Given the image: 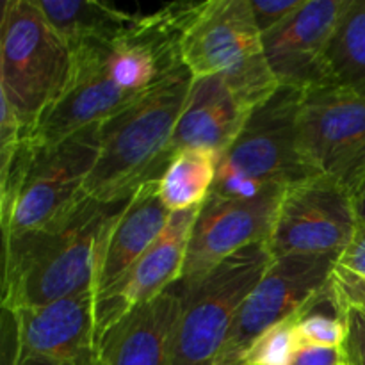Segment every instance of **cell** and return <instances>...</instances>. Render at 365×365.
<instances>
[{
    "instance_id": "obj_1",
    "label": "cell",
    "mask_w": 365,
    "mask_h": 365,
    "mask_svg": "<svg viewBox=\"0 0 365 365\" xmlns=\"http://www.w3.org/2000/svg\"><path fill=\"white\" fill-rule=\"evenodd\" d=\"M127 202L102 203L84 196L52 223L4 239L2 309L16 312L48 305L95 287L103 234Z\"/></svg>"
},
{
    "instance_id": "obj_2",
    "label": "cell",
    "mask_w": 365,
    "mask_h": 365,
    "mask_svg": "<svg viewBox=\"0 0 365 365\" xmlns=\"http://www.w3.org/2000/svg\"><path fill=\"white\" fill-rule=\"evenodd\" d=\"M191 82L192 73L184 64L100 123V150L86 182V196L120 203L143 184L163 177Z\"/></svg>"
},
{
    "instance_id": "obj_3",
    "label": "cell",
    "mask_w": 365,
    "mask_h": 365,
    "mask_svg": "<svg viewBox=\"0 0 365 365\" xmlns=\"http://www.w3.org/2000/svg\"><path fill=\"white\" fill-rule=\"evenodd\" d=\"M73 71V52L38 0H6L0 29V96L29 134L59 100Z\"/></svg>"
},
{
    "instance_id": "obj_4",
    "label": "cell",
    "mask_w": 365,
    "mask_h": 365,
    "mask_svg": "<svg viewBox=\"0 0 365 365\" xmlns=\"http://www.w3.org/2000/svg\"><path fill=\"white\" fill-rule=\"evenodd\" d=\"M303 89L280 86L252 110L230 148L220 157L210 195L253 198L273 187H287L314 173L299 152L298 121Z\"/></svg>"
},
{
    "instance_id": "obj_5",
    "label": "cell",
    "mask_w": 365,
    "mask_h": 365,
    "mask_svg": "<svg viewBox=\"0 0 365 365\" xmlns=\"http://www.w3.org/2000/svg\"><path fill=\"white\" fill-rule=\"evenodd\" d=\"M182 59L195 78L223 77L252 109L280 88L250 0H207L182 41Z\"/></svg>"
},
{
    "instance_id": "obj_6",
    "label": "cell",
    "mask_w": 365,
    "mask_h": 365,
    "mask_svg": "<svg viewBox=\"0 0 365 365\" xmlns=\"http://www.w3.org/2000/svg\"><path fill=\"white\" fill-rule=\"evenodd\" d=\"M271 262L267 242H257L225 259L191 287L178 285L182 310L171 365H203L223 351L246 299Z\"/></svg>"
},
{
    "instance_id": "obj_7",
    "label": "cell",
    "mask_w": 365,
    "mask_h": 365,
    "mask_svg": "<svg viewBox=\"0 0 365 365\" xmlns=\"http://www.w3.org/2000/svg\"><path fill=\"white\" fill-rule=\"evenodd\" d=\"M100 150V125L52 146H36L21 175L4 239L52 223L86 196V182Z\"/></svg>"
},
{
    "instance_id": "obj_8",
    "label": "cell",
    "mask_w": 365,
    "mask_h": 365,
    "mask_svg": "<svg viewBox=\"0 0 365 365\" xmlns=\"http://www.w3.org/2000/svg\"><path fill=\"white\" fill-rule=\"evenodd\" d=\"M298 138L314 173L356 195L365 180V96L334 84L305 89Z\"/></svg>"
},
{
    "instance_id": "obj_9",
    "label": "cell",
    "mask_w": 365,
    "mask_h": 365,
    "mask_svg": "<svg viewBox=\"0 0 365 365\" xmlns=\"http://www.w3.org/2000/svg\"><path fill=\"white\" fill-rule=\"evenodd\" d=\"M359 228L355 195L331 178L312 175L284 189L267 246L273 259L285 255L341 257Z\"/></svg>"
},
{
    "instance_id": "obj_10",
    "label": "cell",
    "mask_w": 365,
    "mask_h": 365,
    "mask_svg": "<svg viewBox=\"0 0 365 365\" xmlns=\"http://www.w3.org/2000/svg\"><path fill=\"white\" fill-rule=\"evenodd\" d=\"M284 189H267L253 198L210 195L196 216L178 285L191 287L239 250L269 241Z\"/></svg>"
},
{
    "instance_id": "obj_11",
    "label": "cell",
    "mask_w": 365,
    "mask_h": 365,
    "mask_svg": "<svg viewBox=\"0 0 365 365\" xmlns=\"http://www.w3.org/2000/svg\"><path fill=\"white\" fill-rule=\"evenodd\" d=\"M335 255H285L273 259L246 299L221 353L242 355L262 331L296 316L337 269Z\"/></svg>"
},
{
    "instance_id": "obj_12",
    "label": "cell",
    "mask_w": 365,
    "mask_h": 365,
    "mask_svg": "<svg viewBox=\"0 0 365 365\" xmlns=\"http://www.w3.org/2000/svg\"><path fill=\"white\" fill-rule=\"evenodd\" d=\"M16 365H102L96 331V291L16 310Z\"/></svg>"
},
{
    "instance_id": "obj_13",
    "label": "cell",
    "mask_w": 365,
    "mask_h": 365,
    "mask_svg": "<svg viewBox=\"0 0 365 365\" xmlns=\"http://www.w3.org/2000/svg\"><path fill=\"white\" fill-rule=\"evenodd\" d=\"M109 45L84 43L71 48L73 71L66 89L29 134L36 146H52L93 125H100L135 96L118 88L107 71Z\"/></svg>"
},
{
    "instance_id": "obj_14",
    "label": "cell",
    "mask_w": 365,
    "mask_h": 365,
    "mask_svg": "<svg viewBox=\"0 0 365 365\" xmlns=\"http://www.w3.org/2000/svg\"><path fill=\"white\" fill-rule=\"evenodd\" d=\"M351 0H305L289 20L262 36L278 86L310 89L328 84L327 53Z\"/></svg>"
},
{
    "instance_id": "obj_15",
    "label": "cell",
    "mask_w": 365,
    "mask_h": 365,
    "mask_svg": "<svg viewBox=\"0 0 365 365\" xmlns=\"http://www.w3.org/2000/svg\"><path fill=\"white\" fill-rule=\"evenodd\" d=\"M198 210L200 207L171 214L159 239L143 253L123 280L96 302L98 341L127 314L152 302L180 282Z\"/></svg>"
},
{
    "instance_id": "obj_16",
    "label": "cell",
    "mask_w": 365,
    "mask_h": 365,
    "mask_svg": "<svg viewBox=\"0 0 365 365\" xmlns=\"http://www.w3.org/2000/svg\"><path fill=\"white\" fill-rule=\"evenodd\" d=\"M171 212L159 196V178L143 184L109 221L96 264V302L113 291L159 239Z\"/></svg>"
},
{
    "instance_id": "obj_17",
    "label": "cell",
    "mask_w": 365,
    "mask_h": 365,
    "mask_svg": "<svg viewBox=\"0 0 365 365\" xmlns=\"http://www.w3.org/2000/svg\"><path fill=\"white\" fill-rule=\"evenodd\" d=\"M180 310L178 284L132 310L100 337L102 365H171Z\"/></svg>"
},
{
    "instance_id": "obj_18",
    "label": "cell",
    "mask_w": 365,
    "mask_h": 365,
    "mask_svg": "<svg viewBox=\"0 0 365 365\" xmlns=\"http://www.w3.org/2000/svg\"><path fill=\"white\" fill-rule=\"evenodd\" d=\"M252 110L220 75L192 77L171 139V159L189 148L212 150L221 157L241 134Z\"/></svg>"
},
{
    "instance_id": "obj_19",
    "label": "cell",
    "mask_w": 365,
    "mask_h": 365,
    "mask_svg": "<svg viewBox=\"0 0 365 365\" xmlns=\"http://www.w3.org/2000/svg\"><path fill=\"white\" fill-rule=\"evenodd\" d=\"M38 6L70 48L84 43L113 46L128 34L135 20V13L120 9L110 2L38 0Z\"/></svg>"
},
{
    "instance_id": "obj_20",
    "label": "cell",
    "mask_w": 365,
    "mask_h": 365,
    "mask_svg": "<svg viewBox=\"0 0 365 365\" xmlns=\"http://www.w3.org/2000/svg\"><path fill=\"white\" fill-rule=\"evenodd\" d=\"M220 155L212 150L189 148L175 153L159 178V196L173 212L198 209L209 200L217 177Z\"/></svg>"
},
{
    "instance_id": "obj_21",
    "label": "cell",
    "mask_w": 365,
    "mask_h": 365,
    "mask_svg": "<svg viewBox=\"0 0 365 365\" xmlns=\"http://www.w3.org/2000/svg\"><path fill=\"white\" fill-rule=\"evenodd\" d=\"M328 84L365 96V0H351L327 53Z\"/></svg>"
},
{
    "instance_id": "obj_22",
    "label": "cell",
    "mask_w": 365,
    "mask_h": 365,
    "mask_svg": "<svg viewBox=\"0 0 365 365\" xmlns=\"http://www.w3.org/2000/svg\"><path fill=\"white\" fill-rule=\"evenodd\" d=\"M294 316L259 335L245 351L246 365H291L299 349Z\"/></svg>"
},
{
    "instance_id": "obj_23",
    "label": "cell",
    "mask_w": 365,
    "mask_h": 365,
    "mask_svg": "<svg viewBox=\"0 0 365 365\" xmlns=\"http://www.w3.org/2000/svg\"><path fill=\"white\" fill-rule=\"evenodd\" d=\"M260 34H267L292 16L305 0H250Z\"/></svg>"
},
{
    "instance_id": "obj_24",
    "label": "cell",
    "mask_w": 365,
    "mask_h": 365,
    "mask_svg": "<svg viewBox=\"0 0 365 365\" xmlns=\"http://www.w3.org/2000/svg\"><path fill=\"white\" fill-rule=\"evenodd\" d=\"M342 349L349 365H365V310L349 302H346V339Z\"/></svg>"
},
{
    "instance_id": "obj_25",
    "label": "cell",
    "mask_w": 365,
    "mask_h": 365,
    "mask_svg": "<svg viewBox=\"0 0 365 365\" xmlns=\"http://www.w3.org/2000/svg\"><path fill=\"white\" fill-rule=\"evenodd\" d=\"M291 365H349L342 348L299 346Z\"/></svg>"
},
{
    "instance_id": "obj_26",
    "label": "cell",
    "mask_w": 365,
    "mask_h": 365,
    "mask_svg": "<svg viewBox=\"0 0 365 365\" xmlns=\"http://www.w3.org/2000/svg\"><path fill=\"white\" fill-rule=\"evenodd\" d=\"M337 266L348 273L365 278V225L360 223L359 232L349 248L339 257Z\"/></svg>"
},
{
    "instance_id": "obj_27",
    "label": "cell",
    "mask_w": 365,
    "mask_h": 365,
    "mask_svg": "<svg viewBox=\"0 0 365 365\" xmlns=\"http://www.w3.org/2000/svg\"><path fill=\"white\" fill-rule=\"evenodd\" d=\"M334 278L339 291H341L342 298H344L346 302L353 303V305L365 310V278L348 273V271L341 269L339 266L337 269H335Z\"/></svg>"
},
{
    "instance_id": "obj_28",
    "label": "cell",
    "mask_w": 365,
    "mask_h": 365,
    "mask_svg": "<svg viewBox=\"0 0 365 365\" xmlns=\"http://www.w3.org/2000/svg\"><path fill=\"white\" fill-rule=\"evenodd\" d=\"M203 365H246L242 355H230V353H220L214 360Z\"/></svg>"
},
{
    "instance_id": "obj_29",
    "label": "cell",
    "mask_w": 365,
    "mask_h": 365,
    "mask_svg": "<svg viewBox=\"0 0 365 365\" xmlns=\"http://www.w3.org/2000/svg\"><path fill=\"white\" fill-rule=\"evenodd\" d=\"M355 200H356V210H359L360 223L365 225V180H364V184L360 185L359 191H356Z\"/></svg>"
}]
</instances>
